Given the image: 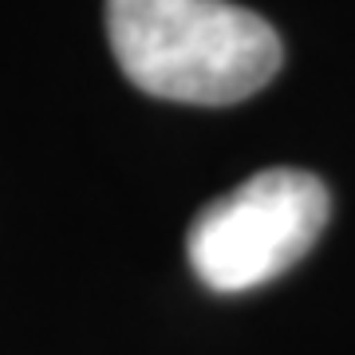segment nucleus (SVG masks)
Listing matches in <instances>:
<instances>
[{
	"label": "nucleus",
	"instance_id": "obj_1",
	"mask_svg": "<svg viewBox=\"0 0 355 355\" xmlns=\"http://www.w3.org/2000/svg\"><path fill=\"white\" fill-rule=\"evenodd\" d=\"M107 36L139 91L193 107L249 99L284 60L277 28L229 0H107Z\"/></svg>",
	"mask_w": 355,
	"mask_h": 355
},
{
	"label": "nucleus",
	"instance_id": "obj_2",
	"mask_svg": "<svg viewBox=\"0 0 355 355\" xmlns=\"http://www.w3.org/2000/svg\"><path fill=\"white\" fill-rule=\"evenodd\" d=\"M328 186L308 170L272 166L193 217L186 257L205 288L249 292L288 272L328 225Z\"/></svg>",
	"mask_w": 355,
	"mask_h": 355
}]
</instances>
